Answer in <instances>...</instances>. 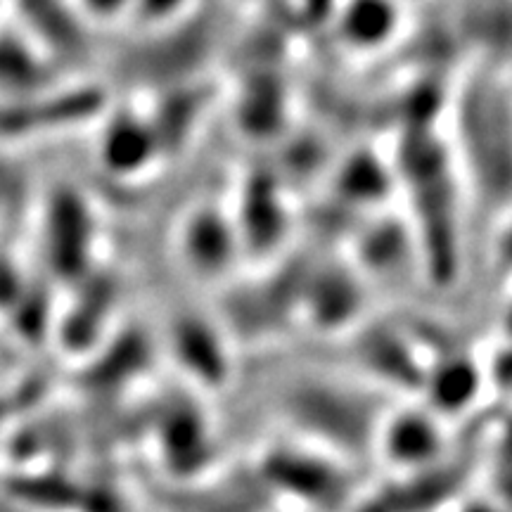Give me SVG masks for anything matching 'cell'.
<instances>
[{"label":"cell","mask_w":512,"mask_h":512,"mask_svg":"<svg viewBox=\"0 0 512 512\" xmlns=\"http://www.w3.org/2000/svg\"><path fill=\"white\" fill-rule=\"evenodd\" d=\"M181 252L185 261L204 275L223 271L228 259V233L211 211H197L185 223L181 233Z\"/></svg>","instance_id":"6da1fadb"}]
</instances>
